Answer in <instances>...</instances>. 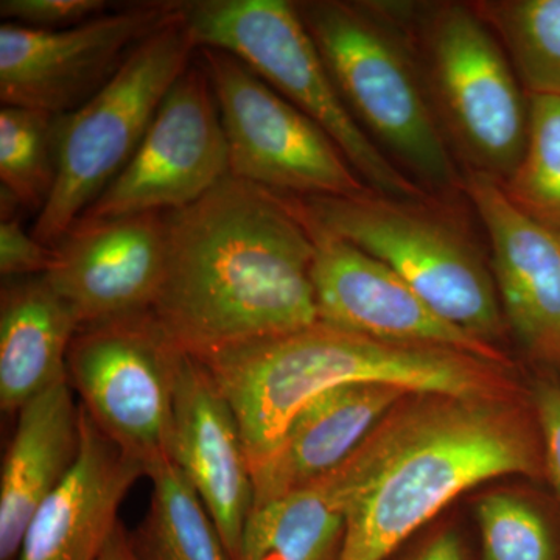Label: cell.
Returning a JSON list of instances; mask_svg holds the SVG:
<instances>
[{
    "label": "cell",
    "instance_id": "cell-1",
    "mask_svg": "<svg viewBox=\"0 0 560 560\" xmlns=\"http://www.w3.org/2000/svg\"><path fill=\"white\" fill-rule=\"evenodd\" d=\"M167 267L153 315L184 352L208 355L318 323L315 238L296 200L226 176L165 213Z\"/></svg>",
    "mask_w": 560,
    "mask_h": 560
},
{
    "label": "cell",
    "instance_id": "cell-2",
    "mask_svg": "<svg viewBox=\"0 0 560 560\" xmlns=\"http://www.w3.org/2000/svg\"><path fill=\"white\" fill-rule=\"evenodd\" d=\"M341 560H386L453 500L503 477L545 480L529 394L404 397L346 459Z\"/></svg>",
    "mask_w": 560,
    "mask_h": 560
},
{
    "label": "cell",
    "instance_id": "cell-3",
    "mask_svg": "<svg viewBox=\"0 0 560 560\" xmlns=\"http://www.w3.org/2000/svg\"><path fill=\"white\" fill-rule=\"evenodd\" d=\"M197 359L234 410L253 471L270 458L294 415L337 386L381 383L463 397L525 394L512 368L451 349L374 340L320 320Z\"/></svg>",
    "mask_w": 560,
    "mask_h": 560
},
{
    "label": "cell",
    "instance_id": "cell-4",
    "mask_svg": "<svg viewBox=\"0 0 560 560\" xmlns=\"http://www.w3.org/2000/svg\"><path fill=\"white\" fill-rule=\"evenodd\" d=\"M183 20L197 49L232 55L311 117L375 195L415 205L429 198L352 116L296 3L197 0L183 2Z\"/></svg>",
    "mask_w": 560,
    "mask_h": 560
},
{
    "label": "cell",
    "instance_id": "cell-5",
    "mask_svg": "<svg viewBox=\"0 0 560 560\" xmlns=\"http://www.w3.org/2000/svg\"><path fill=\"white\" fill-rule=\"evenodd\" d=\"M342 101L360 127L436 189L460 184L436 109L396 28L377 7L296 3Z\"/></svg>",
    "mask_w": 560,
    "mask_h": 560
},
{
    "label": "cell",
    "instance_id": "cell-6",
    "mask_svg": "<svg viewBox=\"0 0 560 560\" xmlns=\"http://www.w3.org/2000/svg\"><path fill=\"white\" fill-rule=\"evenodd\" d=\"M195 47L179 13L151 33L79 109L55 116L57 179L32 234L54 246L108 189L149 131L162 101L191 65Z\"/></svg>",
    "mask_w": 560,
    "mask_h": 560
},
{
    "label": "cell",
    "instance_id": "cell-7",
    "mask_svg": "<svg viewBox=\"0 0 560 560\" xmlns=\"http://www.w3.org/2000/svg\"><path fill=\"white\" fill-rule=\"evenodd\" d=\"M296 201L308 223L381 260L453 326L493 346L503 337L492 272L447 221L375 194Z\"/></svg>",
    "mask_w": 560,
    "mask_h": 560
},
{
    "label": "cell",
    "instance_id": "cell-8",
    "mask_svg": "<svg viewBox=\"0 0 560 560\" xmlns=\"http://www.w3.org/2000/svg\"><path fill=\"white\" fill-rule=\"evenodd\" d=\"M183 355L151 312L81 327L70 346L68 382L80 407L147 470L171 458Z\"/></svg>",
    "mask_w": 560,
    "mask_h": 560
},
{
    "label": "cell",
    "instance_id": "cell-9",
    "mask_svg": "<svg viewBox=\"0 0 560 560\" xmlns=\"http://www.w3.org/2000/svg\"><path fill=\"white\" fill-rule=\"evenodd\" d=\"M230 154V175L280 195L374 194L318 125L224 51L201 49Z\"/></svg>",
    "mask_w": 560,
    "mask_h": 560
},
{
    "label": "cell",
    "instance_id": "cell-10",
    "mask_svg": "<svg viewBox=\"0 0 560 560\" xmlns=\"http://www.w3.org/2000/svg\"><path fill=\"white\" fill-rule=\"evenodd\" d=\"M425 44L442 128L474 172L506 183L525 154L529 101L499 39L475 7L444 3L427 24Z\"/></svg>",
    "mask_w": 560,
    "mask_h": 560
},
{
    "label": "cell",
    "instance_id": "cell-11",
    "mask_svg": "<svg viewBox=\"0 0 560 560\" xmlns=\"http://www.w3.org/2000/svg\"><path fill=\"white\" fill-rule=\"evenodd\" d=\"M226 176L230 154L212 86L205 68L190 65L165 95L130 162L80 220L175 212L201 200Z\"/></svg>",
    "mask_w": 560,
    "mask_h": 560
},
{
    "label": "cell",
    "instance_id": "cell-12",
    "mask_svg": "<svg viewBox=\"0 0 560 560\" xmlns=\"http://www.w3.org/2000/svg\"><path fill=\"white\" fill-rule=\"evenodd\" d=\"M183 2L139 3L75 27L0 25L2 105L72 113L94 97L131 51L179 13Z\"/></svg>",
    "mask_w": 560,
    "mask_h": 560
},
{
    "label": "cell",
    "instance_id": "cell-13",
    "mask_svg": "<svg viewBox=\"0 0 560 560\" xmlns=\"http://www.w3.org/2000/svg\"><path fill=\"white\" fill-rule=\"evenodd\" d=\"M311 228L315 238L312 280L320 323L374 340L451 349L512 368L499 346L442 318L381 260Z\"/></svg>",
    "mask_w": 560,
    "mask_h": 560
},
{
    "label": "cell",
    "instance_id": "cell-14",
    "mask_svg": "<svg viewBox=\"0 0 560 560\" xmlns=\"http://www.w3.org/2000/svg\"><path fill=\"white\" fill-rule=\"evenodd\" d=\"M167 267L165 213L80 220L44 272L81 327L153 312Z\"/></svg>",
    "mask_w": 560,
    "mask_h": 560
},
{
    "label": "cell",
    "instance_id": "cell-15",
    "mask_svg": "<svg viewBox=\"0 0 560 560\" xmlns=\"http://www.w3.org/2000/svg\"><path fill=\"white\" fill-rule=\"evenodd\" d=\"M463 186L488 232L508 326L540 370L560 372V232L523 212L490 176L471 172Z\"/></svg>",
    "mask_w": 560,
    "mask_h": 560
},
{
    "label": "cell",
    "instance_id": "cell-16",
    "mask_svg": "<svg viewBox=\"0 0 560 560\" xmlns=\"http://www.w3.org/2000/svg\"><path fill=\"white\" fill-rule=\"evenodd\" d=\"M171 459L197 490L235 560L253 510V470L230 401L208 368L187 352L176 381Z\"/></svg>",
    "mask_w": 560,
    "mask_h": 560
},
{
    "label": "cell",
    "instance_id": "cell-17",
    "mask_svg": "<svg viewBox=\"0 0 560 560\" xmlns=\"http://www.w3.org/2000/svg\"><path fill=\"white\" fill-rule=\"evenodd\" d=\"M79 460L40 504L18 560H98L120 525L119 511L149 470L97 429L80 407Z\"/></svg>",
    "mask_w": 560,
    "mask_h": 560
},
{
    "label": "cell",
    "instance_id": "cell-18",
    "mask_svg": "<svg viewBox=\"0 0 560 560\" xmlns=\"http://www.w3.org/2000/svg\"><path fill=\"white\" fill-rule=\"evenodd\" d=\"M408 394L381 383H350L313 397L291 419L270 458L253 471V508L337 469Z\"/></svg>",
    "mask_w": 560,
    "mask_h": 560
},
{
    "label": "cell",
    "instance_id": "cell-19",
    "mask_svg": "<svg viewBox=\"0 0 560 560\" xmlns=\"http://www.w3.org/2000/svg\"><path fill=\"white\" fill-rule=\"evenodd\" d=\"M80 447V405L68 381L18 412L0 474V560H18L33 515L75 467Z\"/></svg>",
    "mask_w": 560,
    "mask_h": 560
},
{
    "label": "cell",
    "instance_id": "cell-20",
    "mask_svg": "<svg viewBox=\"0 0 560 560\" xmlns=\"http://www.w3.org/2000/svg\"><path fill=\"white\" fill-rule=\"evenodd\" d=\"M80 320L46 276L9 279L0 298V408L18 415L44 390L68 381Z\"/></svg>",
    "mask_w": 560,
    "mask_h": 560
},
{
    "label": "cell",
    "instance_id": "cell-21",
    "mask_svg": "<svg viewBox=\"0 0 560 560\" xmlns=\"http://www.w3.org/2000/svg\"><path fill=\"white\" fill-rule=\"evenodd\" d=\"M349 493L342 463L304 488L254 506L235 560H341Z\"/></svg>",
    "mask_w": 560,
    "mask_h": 560
},
{
    "label": "cell",
    "instance_id": "cell-22",
    "mask_svg": "<svg viewBox=\"0 0 560 560\" xmlns=\"http://www.w3.org/2000/svg\"><path fill=\"white\" fill-rule=\"evenodd\" d=\"M150 510L135 534L145 560H234L197 490L171 458L150 467Z\"/></svg>",
    "mask_w": 560,
    "mask_h": 560
},
{
    "label": "cell",
    "instance_id": "cell-23",
    "mask_svg": "<svg viewBox=\"0 0 560 560\" xmlns=\"http://www.w3.org/2000/svg\"><path fill=\"white\" fill-rule=\"evenodd\" d=\"M508 50L528 97H560V0L475 3Z\"/></svg>",
    "mask_w": 560,
    "mask_h": 560
},
{
    "label": "cell",
    "instance_id": "cell-24",
    "mask_svg": "<svg viewBox=\"0 0 560 560\" xmlns=\"http://www.w3.org/2000/svg\"><path fill=\"white\" fill-rule=\"evenodd\" d=\"M478 560H560V510L517 489H493L474 504Z\"/></svg>",
    "mask_w": 560,
    "mask_h": 560
},
{
    "label": "cell",
    "instance_id": "cell-25",
    "mask_svg": "<svg viewBox=\"0 0 560 560\" xmlns=\"http://www.w3.org/2000/svg\"><path fill=\"white\" fill-rule=\"evenodd\" d=\"M57 179L55 116L46 110L2 105L0 109V186L18 206L40 209Z\"/></svg>",
    "mask_w": 560,
    "mask_h": 560
},
{
    "label": "cell",
    "instance_id": "cell-26",
    "mask_svg": "<svg viewBox=\"0 0 560 560\" xmlns=\"http://www.w3.org/2000/svg\"><path fill=\"white\" fill-rule=\"evenodd\" d=\"M529 130L517 171L501 184L512 202L560 232V97H528Z\"/></svg>",
    "mask_w": 560,
    "mask_h": 560
},
{
    "label": "cell",
    "instance_id": "cell-27",
    "mask_svg": "<svg viewBox=\"0 0 560 560\" xmlns=\"http://www.w3.org/2000/svg\"><path fill=\"white\" fill-rule=\"evenodd\" d=\"M105 0H2L0 18L9 24L38 31H62L102 16Z\"/></svg>",
    "mask_w": 560,
    "mask_h": 560
},
{
    "label": "cell",
    "instance_id": "cell-28",
    "mask_svg": "<svg viewBox=\"0 0 560 560\" xmlns=\"http://www.w3.org/2000/svg\"><path fill=\"white\" fill-rule=\"evenodd\" d=\"M528 394L544 447L545 480L560 508V372L541 370Z\"/></svg>",
    "mask_w": 560,
    "mask_h": 560
},
{
    "label": "cell",
    "instance_id": "cell-29",
    "mask_svg": "<svg viewBox=\"0 0 560 560\" xmlns=\"http://www.w3.org/2000/svg\"><path fill=\"white\" fill-rule=\"evenodd\" d=\"M50 248L36 241L13 217L0 221V275L3 279H22L47 271Z\"/></svg>",
    "mask_w": 560,
    "mask_h": 560
},
{
    "label": "cell",
    "instance_id": "cell-30",
    "mask_svg": "<svg viewBox=\"0 0 560 560\" xmlns=\"http://www.w3.org/2000/svg\"><path fill=\"white\" fill-rule=\"evenodd\" d=\"M386 560H478L455 523H441L420 533Z\"/></svg>",
    "mask_w": 560,
    "mask_h": 560
},
{
    "label": "cell",
    "instance_id": "cell-31",
    "mask_svg": "<svg viewBox=\"0 0 560 560\" xmlns=\"http://www.w3.org/2000/svg\"><path fill=\"white\" fill-rule=\"evenodd\" d=\"M98 560H145L140 555L135 534L128 533L124 525L117 526Z\"/></svg>",
    "mask_w": 560,
    "mask_h": 560
}]
</instances>
